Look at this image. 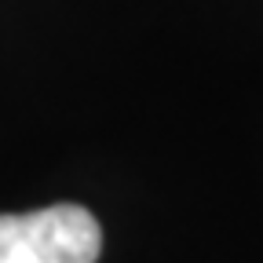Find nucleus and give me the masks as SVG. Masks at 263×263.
Wrapping results in <instances>:
<instances>
[{"instance_id": "obj_1", "label": "nucleus", "mask_w": 263, "mask_h": 263, "mask_svg": "<svg viewBox=\"0 0 263 263\" xmlns=\"http://www.w3.org/2000/svg\"><path fill=\"white\" fill-rule=\"evenodd\" d=\"M103 227L84 205H48L0 216V263H95Z\"/></svg>"}]
</instances>
